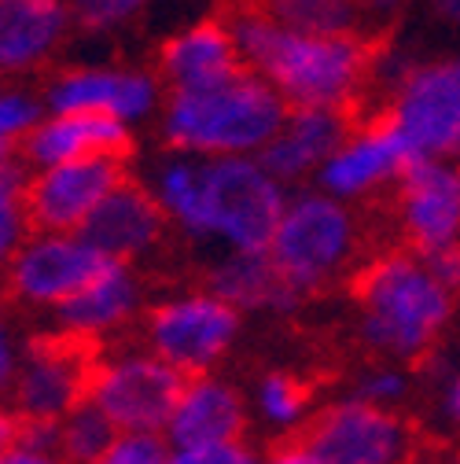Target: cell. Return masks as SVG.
I'll return each mask as SVG.
<instances>
[{"label":"cell","instance_id":"1","mask_svg":"<svg viewBox=\"0 0 460 464\" xmlns=\"http://www.w3.org/2000/svg\"><path fill=\"white\" fill-rule=\"evenodd\" d=\"M217 15L236 41L240 63L269 82L287 111H342L354 126L361 122L387 41L299 34L280 26L265 5H233Z\"/></svg>","mask_w":460,"mask_h":464},{"label":"cell","instance_id":"2","mask_svg":"<svg viewBox=\"0 0 460 464\" xmlns=\"http://www.w3.org/2000/svg\"><path fill=\"white\" fill-rule=\"evenodd\" d=\"M155 199L188 237H221L244 255L269 251L287 207L258 159L174 162L162 169Z\"/></svg>","mask_w":460,"mask_h":464},{"label":"cell","instance_id":"3","mask_svg":"<svg viewBox=\"0 0 460 464\" xmlns=\"http://www.w3.org/2000/svg\"><path fill=\"white\" fill-rule=\"evenodd\" d=\"M347 287L361 310L365 343L401 362L427 358L453 314V295L417 255L398 247L369 258Z\"/></svg>","mask_w":460,"mask_h":464},{"label":"cell","instance_id":"4","mask_svg":"<svg viewBox=\"0 0 460 464\" xmlns=\"http://www.w3.org/2000/svg\"><path fill=\"white\" fill-rule=\"evenodd\" d=\"M283 119L287 103L276 89L258 74L240 71L214 89L169 92L162 130L169 148L214 159H247L280 133Z\"/></svg>","mask_w":460,"mask_h":464},{"label":"cell","instance_id":"5","mask_svg":"<svg viewBox=\"0 0 460 464\" xmlns=\"http://www.w3.org/2000/svg\"><path fill=\"white\" fill-rule=\"evenodd\" d=\"M265 255L299 299L324 292L335 280L350 284V276L369 258H376L365 251V237L354 210L331 196L313 192L283 207V218Z\"/></svg>","mask_w":460,"mask_h":464},{"label":"cell","instance_id":"6","mask_svg":"<svg viewBox=\"0 0 460 464\" xmlns=\"http://www.w3.org/2000/svg\"><path fill=\"white\" fill-rule=\"evenodd\" d=\"M107 365L103 343L78 332H44L23 346L12 401L19 420L60 424L71 410L89 401L100 369Z\"/></svg>","mask_w":460,"mask_h":464},{"label":"cell","instance_id":"7","mask_svg":"<svg viewBox=\"0 0 460 464\" xmlns=\"http://www.w3.org/2000/svg\"><path fill=\"white\" fill-rule=\"evenodd\" d=\"M299 442L317 464H409L420 435L406 417L354 398L313 413Z\"/></svg>","mask_w":460,"mask_h":464},{"label":"cell","instance_id":"8","mask_svg":"<svg viewBox=\"0 0 460 464\" xmlns=\"http://www.w3.org/2000/svg\"><path fill=\"white\" fill-rule=\"evenodd\" d=\"M140 332L151 346V358L166 362L181 376H206V369L233 346L240 314L199 292L151 306L140 321Z\"/></svg>","mask_w":460,"mask_h":464},{"label":"cell","instance_id":"9","mask_svg":"<svg viewBox=\"0 0 460 464\" xmlns=\"http://www.w3.org/2000/svg\"><path fill=\"white\" fill-rule=\"evenodd\" d=\"M383 111L420 159H460V55L401 74Z\"/></svg>","mask_w":460,"mask_h":464},{"label":"cell","instance_id":"10","mask_svg":"<svg viewBox=\"0 0 460 464\" xmlns=\"http://www.w3.org/2000/svg\"><path fill=\"white\" fill-rule=\"evenodd\" d=\"M188 376L151 354L107 362L92 383L89 401L126 435H158L174 417Z\"/></svg>","mask_w":460,"mask_h":464},{"label":"cell","instance_id":"11","mask_svg":"<svg viewBox=\"0 0 460 464\" xmlns=\"http://www.w3.org/2000/svg\"><path fill=\"white\" fill-rule=\"evenodd\" d=\"M110 266L81 237H34L23 240L5 262V303L30 306H63Z\"/></svg>","mask_w":460,"mask_h":464},{"label":"cell","instance_id":"12","mask_svg":"<svg viewBox=\"0 0 460 464\" xmlns=\"http://www.w3.org/2000/svg\"><path fill=\"white\" fill-rule=\"evenodd\" d=\"M119 159H85L41 169L23 185V221L37 237H71L129 173Z\"/></svg>","mask_w":460,"mask_h":464},{"label":"cell","instance_id":"13","mask_svg":"<svg viewBox=\"0 0 460 464\" xmlns=\"http://www.w3.org/2000/svg\"><path fill=\"white\" fill-rule=\"evenodd\" d=\"M394 218L409 255L427 258L460 240V162L417 159L394 185Z\"/></svg>","mask_w":460,"mask_h":464},{"label":"cell","instance_id":"14","mask_svg":"<svg viewBox=\"0 0 460 464\" xmlns=\"http://www.w3.org/2000/svg\"><path fill=\"white\" fill-rule=\"evenodd\" d=\"M417 148L398 133L390 122V114L379 107L369 119L354 126V133L342 140V148L321 166V185L342 203V199H358L372 196L379 188H394L413 162Z\"/></svg>","mask_w":460,"mask_h":464},{"label":"cell","instance_id":"15","mask_svg":"<svg viewBox=\"0 0 460 464\" xmlns=\"http://www.w3.org/2000/svg\"><path fill=\"white\" fill-rule=\"evenodd\" d=\"M81 240L96 247L103 258L129 266L133 258L151 255L158 244H166L169 218L155 192H148L140 181L126 178L119 188L89 214V221L78 228Z\"/></svg>","mask_w":460,"mask_h":464},{"label":"cell","instance_id":"16","mask_svg":"<svg viewBox=\"0 0 460 464\" xmlns=\"http://www.w3.org/2000/svg\"><path fill=\"white\" fill-rule=\"evenodd\" d=\"M158 100V85L144 71H114V67H74L48 85L52 114H103L126 122L144 119Z\"/></svg>","mask_w":460,"mask_h":464},{"label":"cell","instance_id":"17","mask_svg":"<svg viewBox=\"0 0 460 464\" xmlns=\"http://www.w3.org/2000/svg\"><path fill=\"white\" fill-rule=\"evenodd\" d=\"M129 155L133 137L126 122L103 119V114H52V119H41L23 140V159L44 169L85 159L129 162Z\"/></svg>","mask_w":460,"mask_h":464},{"label":"cell","instance_id":"18","mask_svg":"<svg viewBox=\"0 0 460 464\" xmlns=\"http://www.w3.org/2000/svg\"><path fill=\"white\" fill-rule=\"evenodd\" d=\"M158 71L174 92H199L236 78L247 67L240 63L236 41L225 19L214 12L210 19H199L158 48Z\"/></svg>","mask_w":460,"mask_h":464},{"label":"cell","instance_id":"19","mask_svg":"<svg viewBox=\"0 0 460 464\" xmlns=\"http://www.w3.org/2000/svg\"><path fill=\"white\" fill-rule=\"evenodd\" d=\"M354 133V122L342 111H287L280 133L258 151V166L269 178L299 181L302 173L324 166Z\"/></svg>","mask_w":460,"mask_h":464},{"label":"cell","instance_id":"20","mask_svg":"<svg viewBox=\"0 0 460 464\" xmlns=\"http://www.w3.org/2000/svg\"><path fill=\"white\" fill-rule=\"evenodd\" d=\"M244 424H247L244 401L233 387L214 380V376H188L166 431H169V442H174L181 453V450L240 442Z\"/></svg>","mask_w":460,"mask_h":464},{"label":"cell","instance_id":"21","mask_svg":"<svg viewBox=\"0 0 460 464\" xmlns=\"http://www.w3.org/2000/svg\"><path fill=\"white\" fill-rule=\"evenodd\" d=\"M71 30L67 5L55 0H0V74L41 67Z\"/></svg>","mask_w":460,"mask_h":464},{"label":"cell","instance_id":"22","mask_svg":"<svg viewBox=\"0 0 460 464\" xmlns=\"http://www.w3.org/2000/svg\"><path fill=\"white\" fill-rule=\"evenodd\" d=\"M206 295H214L217 303L233 306L236 314L240 310H273V314H292L299 310V295L292 292L276 266L269 262V255H244V251H233L225 262L210 266L206 276Z\"/></svg>","mask_w":460,"mask_h":464},{"label":"cell","instance_id":"23","mask_svg":"<svg viewBox=\"0 0 460 464\" xmlns=\"http://www.w3.org/2000/svg\"><path fill=\"white\" fill-rule=\"evenodd\" d=\"M144 295V284L133 273V266L110 262L85 292H78L74 299H67L63 306H55L63 332H78V335H92L100 339L110 328H122L126 321L137 317Z\"/></svg>","mask_w":460,"mask_h":464},{"label":"cell","instance_id":"24","mask_svg":"<svg viewBox=\"0 0 460 464\" xmlns=\"http://www.w3.org/2000/svg\"><path fill=\"white\" fill-rule=\"evenodd\" d=\"M119 439L110 420L96 410L92 401L71 410L60 424H55V457L63 464H96Z\"/></svg>","mask_w":460,"mask_h":464},{"label":"cell","instance_id":"25","mask_svg":"<svg viewBox=\"0 0 460 464\" xmlns=\"http://www.w3.org/2000/svg\"><path fill=\"white\" fill-rule=\"evenodd\" d=\"M258 401L269 420L276 424H295L310 413V401H313V383L295 376V372H265L258 383Z\"/></svg>","mask_w":460,"mask_h":464},{"label":"cell","instance_id":"26","mask_svg":"<svg viewBox=\"0 0 460 464\" xmlns=\"http://www.w3.org/2000/svg\"><path fill=\"white\" fill-rule=\"evenodd\" d=\"M41 122V103L23 96V92H5L0 96V169L15 166V151L23 148L26 133Z\"/></svg>","mask_w":460,"mask_h":464},{"label":"cell","instance_id":"27","mask_svg":"<svg viewBox=\"0 0 460 464\" xmlns=\"http://www.w3.org/2000/svg\"><path fill=\"white\" fill-rule=\"evenodd\" d=\"M23 162L0 169V262H8L12 251L23 244V232H26V221H23Z\"/></svg>","mask_w":460,"mask_h":464},{"label":"cell","instance_id":"28","mask_svg":"<svg viewBox=\"0 0 460 464\" xmlns=\"http://www.w3.org/2000/svg\"><path fill=\"white\" fill-rule=\"evenodd\" d=\"M67 12H71V26L103 34L114 26H129V19L144 12V5H133V0H85V5H74Z\"/></svg>","mask_w":460,"mask_h":464},{"label":"cell","instance_id":"29","mask_svg":"<svg viewBox=\"0 0 460 464\" xmlns=\"http://www.w3.org/2000/svg\"><path fill=\"white\" fill-rule=\"evenodd\" d=\"M96 464H169V450L158 435H119Z\"/></svg>","mask_w":460,"mask_h":464},{"label":"cell","instance_id":"30","mask_svg":"<svg viewBox=\"0 0 460 464\" xmlns=\"http://www.w3.org/2000/svg\"><path fill=\"white\" fill-rule=\"evenodd\" d=\"M19 358H23V346L15 339V324L8 314V303L0 299V398L12 394L15 372H19Z\"/></svg>","mask_w":460,"mask_h":464},{"label":"cell","instance_id":"31","mask_svg":"<svg viewBox=\"0 0 460 464\" xmlns=\"http://www.w3.org/2000/svg\"><path fill=\"white\" fill-rule=\"evenodd\" d=\"M406 394V376L394 372V369H379V372H365V380L358 383V401L365 405H390Z\"/></svg>","mask_w":460,"mask_h":464},{"label":"cell","instance_id":"32","mask_svg":"<svg viewBox=\"0 0 460 464\" xmlns=\"http://www.w3.org/2000/svg\"><path fill=\"white\" fill-rule=\"evenodd\" d=\"M169 464H258L254 453L244 442L228 446H203V450H181L169 457Z\"/></svg>","mask_w":460,"mask_h":464},{"label":"cell","instance_id":"33","mask_svg":"<svg viewBox=\"0 0 460 464\" xmlns=\"http://www.w3.org/2000/svg\"><path fill=\"white\" fill-rule=\"evenodd\" d=\"M420 262L427 266V273L446 287L449 295L460 292V240L442 247V251H435V255H427V258H420Z\"/></svg>","mask_w":460,"mask_h":464},{"label":"cell","instance_id":"34","mask_svg":"<svg viewBox=\"0 0 460 464\" xmlns=\"http://www.w3.org/2000/svg\"><path fill=\"white\" fill-rule=\"evenodd\" d=\"M269 464H317V460H313V453L295 439V442L276 446V450H273V457H269Z\"/></svg>","mask_w":460,"mask_h":464},{"label":"cell","instance_id":"35","mask_svg":"<svg viewBox=\"0 0 460 464\" xmlns=\"http://www.w3.org/2000/svg\"><path fill=\"white\" fill-rule=\"evenodd\" d=\"M15 446H19V417L0 410V460H5Z\"/></svg>","mask_w":460,"mask_h":464},{"label":"cell","instance_id":"36","mask_svg":"<svg viewBox=\"0 0 460 464\" xmlns=\"http://www.w3.org/2000/svg\"><path fill=\"white\" fill-rule=\"evenodd\" d=\"M0 464H63V460L55 457V453H41V450H23V446H15Z\"/></svg>","mask_w":460,"mask_h":464},{"label":"cell","instance_id":"37","mask_svg":"<svg viewBox=\"0 0 460 464\" xmlns=\"http://www.w3.org/2000/svg\"><path fill=\"white\" fill-rule=\"evenodd\" d=\"M446 410H449V417L460 424V380L449 387V398H446Z\"/></svg>","mask_w":460,"mask_h":464},{"label":"cell","instance_id":"38","mask_svg":"<svg viewBox=\"0 0 460 464\" xmlns=\"http://www.w3.org/2000/svg\"><path fill=\"white\" fill-rule=\"evenodd\" d=\"M438 12H442L449 23H460V0H453V5H438Z\"/></svg>","mask_w":460,"mask_h":464},{"label":"cell","instance_id":"39","mask_svg":"<svg viewBox=\"0 0 460 464\" xmlns=\"http://www.w3.org/2000/svg\"><path fill=\"white\" fill-rule=\"evenodd\" d=\"M446 464H460V457H449V460H446Z\"/></svg>","mask_w":460,"mask_h":464}]
</instances>
